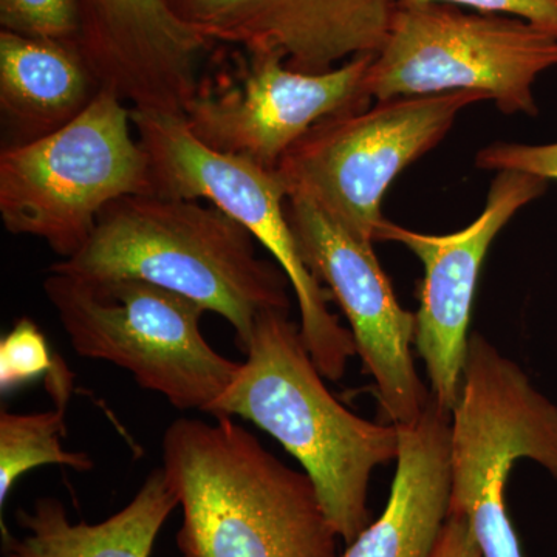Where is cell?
Returning a JSON list of instances; mask_svg holds the SVG:
<instances>
[{"label": "cell", "instance_id": "1", "mask_svg": "<svg viewBox=\"0 0 557 557\" xmlns=\"http://www.w3.org/2000/svg\"><path fill=\"white\" fill-rule=\"evenodd\" d=\"M178 418L163 471L183 511L182 557H338L313 482L231 417Z\"/></svg>", "mask_w": 557, "mask_h": 557}, {"label": "cell", "instance_id": "2", "mask_svg": "<svg viewBox=\"0 0 557 557\" xmlns=\"http://www.w3.org/2000/svg\"><path fill=\"white\" fill-rule=\"evenodd\" d=\"M51 271L84 281L137 278L172 289L233 325L242 354L256 319L289 311L288 277L214 205L157 194L126 196L98 218L90 239Z\"/></svg>", "mask_w": 557, "mask_h": 557}, {"label": "cell", "instance_id": "3", "mask_svg": "<svg viewBox=\"0 0 557 557\" xmlns=\"http://www.w3.org/2000/svg\"><path fill=\"white\" fill-rule=\"evenodd\" d=\"M245 361L211 417H240L277 440L313 482L330 525L350 545L372 522L373 471L397 461L399 428L333 397L289 311L256 319Z\"/></svg>", "mask_w": 557, "mask_h": 557}, {"label": "cell", "instance_id": "4", "mask_svg": "<svg viewBox=\"0 0 557 557\" xmlns=\"http://www.w3.org/2000/svg\"><path fill=\"white\" fill-rule=\"evenodd\" d=\"M131 106L102 89L67 126L0 152V218L14 236L70 259L113 201L153 194L149 157L132 135Z\"/></svg>", "mask_w": 557, "mask_h": 557}, {"label": "cell", "instance_id": "5", "mask_svg": "<svg viewBox=\"0 0 557 557\" xmlns=\"http://www.w3.org/2000/svg\"><path fill=\"white\" fill-rule=\"evenodd\" d=\"M44 292L73 350L127 370L139 387L174 408L212 416L240 362L200 332L203 307L172 289L137 281H84L49 271Z\"/></svg>", "mask_w": 557, "mask_h": 557}, {"label": "cell", "instance_id": "6", "mask_svg": "<svg viewBox=\"0 0 557 557\" xmlns=\"http://www.w3.org/2000/svg\"><path fill=\"white\" fill-rule=\"evenodd\" d=\"M450 412L449 512L468 519L483 557H525L509 519L512 465L531 460L557 482V405L482 333H471Z\"/></svg>", "mask_w": 557, "mask_h": 557}, {"label": "cell", "instance_id": "7", "mask_svg": "<svg viewBox=\"0 0 557 557\" xmlns=\"http://www.w3.org/2000/svg\"><path fill=\"white\" fill-rule=\"evenodd\" d=\"M139 145L149 157L153 194L207 200L239 222L281 267L298 300L300 335L325 380L339 381L357 357L350 330L329 309L330 295L300 258L289 228L287 193L276 171L208 148L185 119L131 109Z\"/></svg>", "mask_w": 557, "mask_h": 557}, {"label": "cell", "instance_id": "8", "mask_svg": "<svg viewBox=\"0 0 557 557\" xmlns=\"http://www.w3.org/2000/svg\"><path fill=\"white\" fill-rule=\"evenodd\" d=\"M556 65L557 33L548 28L445 3H398L366 87L379 101L479 91L500 112L534 116V83Z\"/></svg>", "mask_w": 557, "mask_h": 557}, {"label": "cell", "instance_id": "9", "mask_svg": "<svg viewBox=\"0 0 557 557\" xmlns=\"http://www.w3.org/2000/svg\"><path fill=\"white\" fill-rule=\"evenodd\" d=\"M479 91L399 97L319 121L287 150L276 175L287 199H302L359 239L375 242L388 186L435 148Z\"/></svg>", "mask_w": 557, "mask_h": 557}, {"label": "cell", "instance_id": "10", "mask_svg": "<svg viewBox=\"0 0 557 557\" xmlns=\"http://www.w3.org/2000/svg\"><path fill=\"white\" fill-rule=\"evenodd\" d=\"M236 67L220 86L200 83L185 123L208 148L274 171L318 124L370 108L366 79L375 54H361L324 73L288 69L274 54L230 49Z\"/></svg>", "mask_w": 557, "mask_h": 557}, {"label": "cell", "instance_id": "11", "mask_svg": "<svg viewBox=\"0 0 557 557\" xmlns=\"http://www.w3.org/2000/svg\"><path fill=\"white\" fill-rule=\"evenodd\" d=\"M285 212L300 258L347 319L386 423H416L432 398L413 361L416 313L399 306L372 242L359 239L310 201L287 199Z\"/></svg>", "mask_w": 557, "mask_h": 557}, {"label": "cell", "instance_id": "12", "mask_svg": "<svg viewBox=\"0 0 557 557\" xmlns=\"http://www.w3.org/2000/svg\"><path fill=\"white\" fill-rule=\"evenodd\" d=\"M547 185L537 175L497 172L482 214L467 228L424 234L384 219L375 231V242L405 245L423 263L413 347L426 369L432 397L446 412H453L460 392L472 304L487 251L509 220Z\"/></svg>", "mask_w": 557, "mask_h": 557}, {"label": "cell", "instance_id": "13", "mask_svg": "<svg viewBox=\"0 0 557 557\" xmlns=\"http://www.w3.org/2000/svg\"><path fill=\"white\" fill-rule=\"evenodd\" d=\"M214 47L274 54L288 69L324 73L386 42L398 0H163Z\"/></svg>", "mask_w": 557, "mask_h": 557}, {"label": "cell", "instance_id": "14", "mask_svg": "<svg viewBox=\"0 0 557 557\" xmlns=\"http://www.w3.org/2000/svg\"><path fill=\"white\" fill-rule=\"evenodd\" d=\"M76 49L102 89L135 110L185 119L215 47L163 0H78Z\"/></svg>", "mask_w": 557, "mask_h": 557}, {"label": "cell", "instance_id": "15", "mask_svg": "<svg viewBox=\"0 0 557 557\" xmlns=\"http://www.w3.org/2000/svg\"><path fill=\"white\" fill-rule=\"evenodd\" d=\"M399 428L397 471L386 508L341 557H432L449 516L450 412L435 398Z\"/></svg>", "mask_w": 557, "mask_h": 557}, {"label": "cell", "instance_id": "16", "mask_svg": "<svg viewBox=\"0 0 557 557\" xmlns=\"http://www.w3.org/2000/svg\"><path fill=\"white\" fill-rule=\"evenodd\" d=\"M101 90L75 46L0 32V113L10 135L7 146L62 129Z\"/></svg>", "mask_w": 557, "mask_h": 557}, {"label": "cell", "instance_id": "17", "mask_svg": "<svg viewBox=\"0 0 557 557\" xmlns=\"http://www.w3.org/2000/svg\"><path fill=\"white\" fill-rule=\"evenodd\" d=\"M178 498L163 468L153 469L131 504L100 523L70 522L58 498L36 500L30 511L17 509L25 536L2 523L3 557H150L161 528Z\"/></svg>", "mask_w": 557, "mask_h": 557}, {"label": "cell", "instance_id": "18", "mask_svg": "<svg viewBox=\"0 0 557 557\" xmlns=\"http://www.w3.org/2000/svg\"><path fill=\"white\" fill-rule=\"evenodd\" d=\"M65 403L46 412H0V505L5 504L11 487L32 469L61 465L86 472L94 468L87 454L62 448L65 435Z\"/></svg>", "mask_w": 557, "mask_h": 557}, {"label": "cell", "instance_id": "19", "mask_svg": "<svg viewBox=\"0 0 557 557\" xmlns=\"http://www.w3.org/2000/svg\"><path fill=\"white\" fill-rule=\"evenodd\" d=\"M0 27L14 35L76 47L81 32L78 0H0Z\"/></svg>", "mask_w": 557, "mask_h": 557}, {"label": "cell", "instance_id": "20", "mask_svg": "<svg viewBox=\"0 0 557 557\" xmlns=\"http://www.w3.org/2000/svg\"><path fill=\"white\" fill-rule=\"evenodd\" d=\"M57 359L38 325L32 319H20L0 343V388L13 391L49 375Z\"/></svg>", "mask_w": 557, "mask_h": 557}, {"label": "cell", "instance_id": "21", "mask_svg": "<svg viewBox=\"0 0 557 557\" xmlns=\"http://www.w3.org/2000/svg\"><path fill=\"white\" fill-rule=\"evenodd\" d=\"M475 164L483 171H515L557 180V143L552 145H522V143H493L475 156Z\"/></svg>", "mask_w": 557, "mask_h": 557}, {"label": "cell", "instance_id": "22", "mask_svg": "<svg viewBox=\"0 0 557 557\" xmlns=\"http://www.w3.org/2000/svg\"><path fill=\"white\" fill-rule=\"evenodd\" d=\"M399 5H445L467 7L482 14L519 17L539 27L557 33V0H398Z\"/></svg>", "mask_w": 557, "mask_h": 557}, {"label": "cell", "instance_id": "23", "mask_svg": "<svg viewBox=\"0 0 557 557\" xmlns=\"http://www.w3.org/2000/svg\"><path fill=\"white\" fill-rule=\"evenodd\" d=\"M432 557H483L467 518L449 512Z\"/></svg>", "mask_w": 557, "mask_h": 557}]
</instances>
